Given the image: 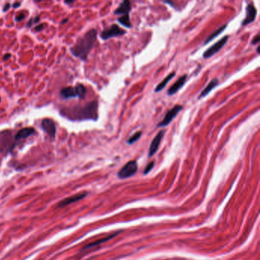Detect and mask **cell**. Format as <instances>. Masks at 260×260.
<instances>
[{
    "mask_svg": "<svg viewBox=\"0 0 260 260\" xmlns=\"http://www.w3.org/2000/svg\"><path fill=\"white\" fill-rule=\"evenodd\" d=\"M96 40L97 31L95 28H92L79 38L76 44L70 48V51L73 56L85 61L87 60L88 55L94 47Z\"/></svg>",
    "mask_w": 260,
    "mask_h": 260,
    "instance_id": "obj_1",
    "label": "cell"
},
{
    "mask_svg": "<svg viewBox=\"0 0 260 260\" xmlns=\"http://www.w3.org/2000/svg\"><path fill=\"white\" fill-rule=\"evenodd\" d=\"M67 118L73 120H97L98 119V103L95 101L91 102L83 107H74L66 111H61Z\"/></svg>",
    "mask_w": 260,
    "mask_h": 260,
    "instance_id": "obj_2",
    "label": "cell"
},
{
    "mask_svg": "<svg viewBox=\"0 0 260 260\" xmlns=\"http://www.w3.org/2000/svg\"><path fill=\"white\" fill-rule=\"evenodd\" d=\"M86 94V89L82 84H78L76 86H68L66 88H63L60 91V95L63 97V99H70V98H75L79 97L81 99H83L85 98V95Z\"/></svg>",
    "mask_w": 260,
    "mask_h": 260,
    "instance_id": "obj_3",
    "label": "cell"
},
{
    "mask_svg": "<svg viewBox=\"0 0 260 260\" xmlns=\"http://www.w3.org/2000/svg\"><path fill=\"white\" fill-rule=\"evenodd\" d=\"M126 34V31L122 29L121 27H119L116 24H113L110 27L104 28L101 33V38L102 40H108L109 38L118 37V36H122Z\"/></svg>",
    "mask_w": 260,
    "mask_h": 260,
    "instance_id": "obj_4",
    "label": "cell"
},
{
    "mask_svg": "<svg viewBox=\"0 0 260 260\" xmlns=\"http://www.w3.org/2000/svg\"><path fill=\"white\" fill-rule=\"evenodd\" d=\"M137 163L135 160H131L127 162L122 167V169L118 172V176L121 179H127L133 176L137 172Z\"/></svg>",
    "mask_w": 260,
    "mask_h": 260,
    "instance_id": "obj_5",
    "label": "cell"
},
{
    "mask_svg": "<svg viewBox=\"0 0 260 260\" xmlns=\"http://www.w3.org/2000/svg\"><path fill=\"white\" fill-rule=\"evenodd\" d=\"M182 108H183V107L180 104L175 105L172 108H171L170 110H169L166 112L163 120L157 124V127L164 128V127H166L167 125H169L172 121V120L176 117V115L182 111Z\"/></svg>",
    "mask_w": 260,
    "mask_h": 260,
    "instance_id": "obj_6",
    "label": "cell"
},
{
    "mask_svg": "<svg viewBox=\"0 0 260 260\" xmlns=\"http://www.w3.org/2000/svg\"><path fill=\"white\" fill-rule=\"evenodd\" d=\"M228 39H229L228 35H225L224 37H223L221 39H220L218 41H217L212 46H210L205 52H204L203 57L205 59H208V58L211 57L212 56H214L215 53L219 52L222 49V47H224V46L226 44Z\"/></svg>",
    "mask_w": 260,
    "mask_h": 260,
    "instance_id": "obj_7",
    "label": "cell"
},
{
    "mask_svg": "<svg viewBox=\"0 0 260 260\" xmlns=\"http://www.w3.org/2000/svg\"><path fill=\"white\" fill-rule=\"evenodd\" d=\"M256 16H257V9L255 5L253 2L248 4L246 8V16L243 21L242 22V25L246 26L253 22L256 20Z\"/></svg>",
    "mask_w": 260,
    "mask_h": 260,
    "instance_id": "obj_8",
    "label": "cell"
},
{
    "mask_svg": "<svg viewBox=\"0 0 260 260\" xmlns=\"http://www.w3.org/2000/svg\"><path fill=\"white\" fill-rule=\"evenodd\" d=\"M165 130H161L158 132V133L155 136V137L153 139L150 148H149V152H148V156L149 157H152L153 156L156 152L158 151L160 143L162 142V140L164 137V133H165Z\"/></svg>",
    "mask_w": 260,
    "mask_h": 260,
    "instance_id": "obj_9",
    "label": "cell"
},
{
    "mask_svg": "<svg viewBox=\"0 0 260 260\" xmlns=\"http://www.w3.org/2000/svg\"><path fill=\"white\" fill-rule=\"evenodd\" d=\"M41 127L51 137L54 138L56 136V126L53 121L49 118H44L41 121Z\"/></svg>",
    "mask_w": 260,
    "mask_h": 260,
    "instance_id": "obj_10",
    "label": "cell"
},
{
    "mask_svg": "<svg viewBox=\"0 0 260 260\" xmlns=\"http://www.w3.org/2000/svg\"><path fill=\"white\" fill-rule=\"evenodd\" d=\"M187 80V75L185 74L183 76H181L179 78L177 79V81L168 89L167 91V94L169 95H175L182 86L185 85V83L186 82Z\"/></svg>",
    "mask_w": 260,
    "mask_h": 260,
    "instance_id": "obj_11",
    "label": "cell"
},
{
    "mask_svg": "<svg viewBox=\"0 0 260 260\" xmlns=\"http://www.w3.org/2000/svg\"><path fill=\"white\" fill-rule=\"evenodd\" d=\"M131 10L130 2L125 0L122 2L120 5L114 10V15H129V12Z\"/></svg>",
    "mask_w": 260,
    "mask_h": 260,
    "instance_id": "obj_12",
    "label": "cell"
},
{
    "mask_svg": "<svg viewBox=\"0 0 260 260\" xmlns=\"http://www.w3.org/2000/svg\"><path fill=\"white\" fill-rule=\"evenodd\" d=\"M35 132L34 128H22L21 130H19L15 136V139L16 141L18 140H21L22 139H26L27 137H30L31 135H32Z\"/></svg>",
    "mask_w": 260,
    "mask_h": 260,
    "instance_id": "obj_13",
    "label": "cell"
},
{
    "mask_svg": "<svg viewBox=\"0 0 260 260\" xmlns=\"http://www.w3.org/2000/svg\"><path fill=\"white\" fill-rule=\"evenodd\" d=\"M85 196V194H77V195L70 196L69 198H66L59 203L58 207H65L66 205H70L73 202H76V201H78L79 200H81Z\"/></svg>",
    "mask_w": 260,
    "mask_h": 260,
    "instance_id": "obj_14",
    "label": "cell"
},
{
    "mask_svg": "<svg viewBox=\"0 0 260 260\" xmlns=\"http://www.w3.org/2000/svg\"><path fill=\"white\" fill-rule=\"evenodd\" d=\"M219 84V80L218 79L215 78L214 79H212L209 83L208 84V85L201 91V94L199 95L198 96V99H201L203 97H205L206 95H208V94L216 87L217 86V85Z\"/></svg>",
    "mask_w": 260,
    "mask_h": 260,
    "instance_id": "obj_15",
    "label": "cell"
},
{
    "mask_svg": "<svg viewBox=\"0 0 260 260\" xmlns=\"http://www.w3.org/2000/svg\"><path fill=\"white\" fill-rule=\"evenodd\" d=\"M175 76H176V73H175V72H172V73H171L170 74H169L168 76H166L165 78L162 80V82H160L157 85L156 89H154V92H160L161 90H162V89L166 87V85H167V83H168Z\"/></svg>",
    "mask_w": 260,
    "mask_h": 260,
    "instance_id": "obj_16",
    "label": "cell"
},
{
    "mask_svg": "<svg viewBox=\"0 0 260 260\" xmlns=\"http://www.w3.org/2000/svg\"><path fill=\"white\" fill-rule=\"evenodd\" d=\"M227 27V25H224L222 26H220V27H218L217 30H215L213 33H211L209 36L208 37V38L205 40V44H207L208 43H210L211 41H213L214 39H215L217 37H218Z\"/></svg>",
    "mask_w": 260,
    "mask_h": 260,
    "instance_id": "obj_17",
    "label": "cell"
},
{
    "mask_svg": "<svg viewBox=\"0 0 260 260\" xmlns=\"http://www.w3.org/2000/svg\"><path fill=\"white\" fill-rule=\"evenodd\" d=\"M118 22L121 25H124V26L128 27V28H130L131 26H132L131 22H130L129 15H122L121 17L118 18Z\"/></svg>",
    "mask_w": 260,
    "mask_h": 260,
    "instance_id": "obj_18",
    "label": "cell"
},
{
    "mask_svg": "<svg viewBox=\"0 0 260 260\" xmlns=\"http://www.w3.org/2000/svg\"><path fill=\"white\" fill-rule=\"evenodd\" d=\"M141 135H142V132H141V131H138V132L135 133L134 134H133L131 137H130L128 138V141H127L128 144L131 145V144L134 143L135 142H137V141L140 138Z\"/></svg>",
    "mask_w": 260,
    "mask_h": 260,
    "instance_id": "obj_19",
    "label": "cell"
},
{
    "mask_svg": "<svg viewBox=\"0 0 260 260\" xmlns=\"http://www.w3.org/2000/svg\"><path fill=\"white\" fill-rule=\"evenodd\" d=\"M117 234H118V233H117ZM112 234V235H111L110 236L105 237V238H104V239H99V240H98V241H96V242H94V243H91V244H89V245H88L87 246H85V249H86V248H91V247H92V246H97V245H99V244H100V243H104V242H106V241L109 240L110 239L113 238L114 236H116V234Z\"/></svg>",
    "mask_w": 260,
    "mask_h": 260,
    "instance_id": "obj_20",
    "label": "cell"
},
{
    "mask_svg": "<svg viewBox=\"0 0 260 260\" xmlns=\"http://www.w3.org/2000/svg\"><path fill=\"white\" fill-rule=\"evenodd\" d=\"M153 166H154V162L153 161V162H150L147 166V167H146V169H144V172H143V173L146 175V174H147V173H149L152 169H153Z\"/></svg>",
    "mask_w": 260,
    "mask_h": 260,
    "instance_id": "obj_21",
    "label": "cell"
},
{
    "mask_svg": "<svg viewBox=\"0 0 260 260\" xmlns=\"http://www.w3.org/2000/svg\"><path fill=\"white\" fill-rule=\"evenodd\" d=\"M39 21H40V17L39 16H36L34 18H31L28 22H27V27H31L32 25H34V24H36V23H37V22H39Z\"/></svg>",
    "mask_w": 260,
    "mask_h": 260,
    "instance_id": "obj_22",
    "label": "cell"
},
{
    "mask_svg": "<svg viewBox=\"0 0 260 260\" xmlns=\"http://www.w3.org/2000/svg\"><path fill=\"white\" fill-rule=\"evenodd\" d=\"M25 18V14L24 13H19L15 16V21L16 22H21Z\"/></svg>",
    "mask_w": 260,
    "mask_h": 260,
    "instance_id": "obj_23",
    "label": "cell"
},
{
    "mask_svg": "<svg viewBox=\"0 0 260 260\" xmlns=\"http://www.w3.org/2000/svg\"><path fill=\"white\" fill-rule=\"evenodd\" d=\"M259 40H260L259 34H257L256 37H254V38L252 40L251 44H258V43L259 42Z\"/></svg>",
    "mask_w": 260,
    "mask_h": 260,
    "instance_id": "obj_24",
    "label": "cell"
},
{
    "mask_svg": "<svg viewBox=\"0 0 260 260\" xmlns=\"http://www.w3.org/2000/svg\"><path fill=\"white\" fill-rule=\"evenodd\" d=\"M43 27H44V24H40V25H38L37 26L34 27V30L36 31H40L41 29H43Z\"/></svg>",
    "mask_w": 260,
    "mask_h": 260,
    "instance_id": "obj_25",
    "label": "cell"
},
{
    "mask_svg": "<svg viewBox=\"0 0 260 260\" xmlns=\"http://www.w3.org/2000/svg\"><path fill=\"white\" fill-rule=\"evenodd\" d=\"M10 4L9 3H6L5 5V6H4V8H3V11L4 12H6L7 10H8L9 9V8H10Z\"/></svg>",
    "mask_w": 260,
    "mask_h": 260,
    "instance_id": "obj_26",
    "label": "cell"
},
{
    "mask_svg": "<svg viewBox=\"0 0 260 260\" xmlns=\"http://www.w3.org/2000/svg\"><path fill=\"white\" fill-rule=\"evenodd\" d=\"M11 57V53H5L4 55V57H3V60H6L8 59H9Z\"/></svg>",
    "mask_w": 260,
    "mask_h": 260,
    "instance_id": "obj_27",
    "label": "cell"
},
{
    "mask_svg": "<svg viewBox=\"0 0 260 260\" xmlns=\"http://www.w3.org/2000/svg\"><path fill=\"white\" fill-rule=\"evenodd\" d=\"M20 4H21V3L18 2H15V3L13 4V7H14V8H17V7H18V6L20 5Z\"/></svg>",
    "mask_w": 260,
    "mask_h": 260,
    "instance_id": "obj_28",
    "label": "cell"
},
{
    "mask_svg": "<svg viewBox=\"0 0 260 260\" xmlns=\"http://www.w3.org/2000/svg\"><path fill=\"white\" fill-rule=\"evenodd\" d=\"M73 2H74L73 1H65L64 2V3H66V4H72Z\"/></svg>",
    "mask_w": 260,
    "mask_h": 260,
    "instance_id": "obj_29",
    "label": "cell"
},
{
    "mask_svg": "<svg viewBox=\"0 0 260 260\" xmlns=\"http://www.w3.org/2000/svg\"><path fill=\"white\" fill-rule=\"evenodd\" d=\"M67 21H68V20H67V19H66H66H65V20H63V22H61V24H64V23H65V22H67Z\"/></svg>",
    "mask_w": 260,
    "mask_h": 260,
    "instance_id": "obj_30",
    "label": "cell"
},
{
    "mask_svg": "<svg viewBox=\"0 0 260 260\" xmlns=\"http://www.w3.org/2000/svg\"><path fill=\"white\" fill-rule=\"evenodd\" d=\"M257 52L259 53V47H257Z\"/></svg>",
    "mask_w": 260,
    "mask_h": 260,
    "instance_id": "obj_31",
    "label": "cell"
},
{
    "mask_svg": "<svg viewBox=\"0 0 260 260\" xmlns=\"http://www.w3.org/2000/svg\"><path fill=\"white\" fill-rule=\"evenodd\" d=\"M0 102H1V99H0Z\"/></svg>",
    "mask_w": 260,
    "mask_h": 260,
    "instance_id": "obj_32",
    "label": "cell"
}]
</instances>
